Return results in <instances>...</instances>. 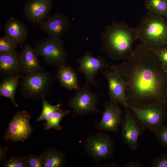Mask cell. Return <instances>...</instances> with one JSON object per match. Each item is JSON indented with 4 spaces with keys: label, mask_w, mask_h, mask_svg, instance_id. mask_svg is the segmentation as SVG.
I'll use <instances>...</instances> for the list:
<instances>
[{
    "label": "cell",
    "mask_w": 167,
    "mask_h": 167,
    "mask_svg": "<svg viewBox=\"0 0 167 167\" xmlns=\"http://www.w3.org/2000/svg\"><path fill=\"white\" fill-rule=\"evenodd\" d=\"M153 132L159 143L167 149V125H161Z\"/></svg>",
    "instance_id": "4316f807"
},
{
    "label": "cell",
    "mask_w": 167,
    "mask_h": 167,
    "mask_svg": "<svg viewBox=\"0 0 167 167\" xmlns=\"http://www.w3.org/2000/svg\"><path fill=\"white\" fill-rule=\"evenodd\" d=\"M152 52L159 59L164 70L167 72V45Z\"/></svg>",
    "instance_id": "83f0119b"
},
{
    "label": "cell",
    "mask_w": 167,
    "mask_h": 167,
    "mask_svg": "<svg viewBox=\"0 0 167 167\" xmlns=\"http://www.w3.org/2000/svg\"><path fill=\"white\" fill-rule=\"evenodd\" d=\"M38 55L35 49L29 43H26L22 48L19 61L24 77L43 71L39 63Z\"/></svg>",
    "instance_id": "2e32d148"
},
{
    "label": "cell",
    "mask_w": 167,
    "mask_h": 167,
    "mask_svg": "<svg viewBox=\"0 0 167 167\" xmlns=\"http://www.w3.org/2000/svg\"><path fill=\"white\" fill-rule=\"evenodd\" d=\"M79 63L78 71L82 73L86 80L85 85L91 84L97 86L95 81L96 77L100 71L109 69L110 66L106 62L105 59L101 56L95 57L88 51L78 59Z\"/></svg>",
    "instance_id": "30bf717a"
},
{
    "label": "cell",
    "mask_w": 167,
    "mask_h": 167,
    "mask_svg": "<svg viewBox=\"0 0 167 167\" xmlns=\"http://www.w3.org/2000/svg\"><path fill=\"white\" fill-rule=\"evenodd\" d=\"M19 53L18 51L0 55L1 73L5 77L19 75L24 77L19 61Z\"/></svg>",
    "instance_id": "ac0fdd59"
},
{
    "label": "cell",
    "mask_w": 167,
    "mask_h": 167,
    "mask_svg": "<svg viewBox=\"0 0 167 167\" xmlns=\"http://www.w3.org/2000/svg\"><path fill=\"white\" fill-rule=\"evenodd\" d=\"M101 72L108 81V93L110 101L115 104H120L125 109L128 107L124 84L117 73L111 67Z\"/></svg>",
    "instance_id": "5bb4252c"
},
{
    "label": "cell",
    "mask_w": 167,
    "mask_h": 167,
    "mask_svg": "<svg viewBox=\"0 0 167 167\" xmlns=\"http://www.w3.org/2000/svg\"><path fill=\"white\" fill-rule=\"evenodd\" d=\"M136 29L141 44L151 51L167 45V21L162 16L148 11Z\"/></svg>",
    "instance_id": "3957f363"
},
{
    "label": "cell",
    "mask_w": 167,
    "mask_h": 167,
    "mask_svg": "<svg viewBox=\"0 0 167 167\" xmlns=\"http://www.w3.org/2000/svg\"><path fill=\"white\" fill-rule=\"evenodd\" d=\"M21 76L16 75L5 77L0 85L1 96L9 99L16 107L18 105L15 100V96Z\"/></svg>",
    "instance_id": "44dd1931"
},
{
    "label": "cell",
    "mask_w": 167,
    "mask_h": 167,
    "mask_svg": "<svg viewBox=\"0 0 167 167\" xmlns=\"http://www.w3.org/2000/svg\"><path fill=\"white\" fill-rule=\"evenodd\" d=\"M16 41L10 37L5 36L0 38V55L7 54L15 50L18 46Z\"/></svg>",
    "instance_id": "d4e9b609"
},
{
    "label": "cell",
    "mask_w": 167,
    "mask_h": 167,
    "mask_svg": "<svg viewBox=\"0 0 167 167\" xmlns=\"http://www.w3.org/2000/svg\"><path fill=\"white\" fill-rule=\"evenodd\" d=\"M41 155L43 167H60L65 164L64 153L54 148L45 149Z\"/></svg>",
    "instance_id": "ffe728a7"
},
{
    "label": "cell",
    "mask_w": 167,
    "mask_h": 167,
    "mask_svg": "<svg viewBox=\"0 0 167 167\" xmlns=\"http://www.w3.org/2000/svg\"><path fill=\"white\" fill-rule=\"evenodd\" d=\"M124 167H142L143 165L136 161H130L127 163Z\"/></svg>",
    "instance_id": "1f68e13d"
},
{
    "label": "cell",
    "mask_w": 167,
    "mask_h": 167,
    "mask_svg": "<svg viewBox=\"0 0 167 167\" xmlns=\"http://www.w3.org/2000/svg\"><path fill=\"white\" fill-rule=\"evenodd\" d=\"M31 114L26 111L15 113L4 135L6 141L23 142L27 140L33 131L30 124Z\"/></svg>",
    "instance_id": "9c48e42d"
},
{
    "label": "cell",
    "mask_w": 167,
    "mask_h": 167,
    "mask_svg": "<svg viewBox=\"0 0 167 167\" xmlns=\"http://www.w3.org/2000/svg\"><path fill=\"white\" fill-rule=\"evenodd\" d=\"M124 82L128 106H167V72L157 57L141 44L127 61L110 66Z\"/></svg>",
    "instance_id": "6da1fadb"
},
{
    "label": "cell",
    "mask_w": 167,
    "mask_h": 167,
    "mask_svg": "<svg viewBox=\"0 0 167 167\" xmlns=\"http://www.w3.org/2000/svg\"><path fill=\"white\" fill-rule=\"evenodd\" d=\"M28 167H43L42 158L41 155L29 154L26 157Z\"/></svg>",
    "instance_id": "f1b7e54d"
},
{
    "label": "cell",
    "mask_w": 167,
    "mask_h": 167,
    "mask_svg": "<svg viewBox=\"0 0 167 167\" xmlns=\"http://www.w3.org/2000/svg\"><path fill=\"white\" fill-rule=\"evenodd\" d=\"M75 95L70 98L68 104L73 115L82 116L100 112L96 108L98 94L91 91L85 84L76 90Z\"/></svg>",
    "instance_id": "52a82bcc"
},
{
    "label": "cell",
    "mask_w": 167,
    "mask_h": 167,
    "mask_svg": "<svg viewBox=\"0 0 167 167\" xmlns=\"http://www.w3.org/2000/svg\"><path fill=\"white\" fill-rule=\"evenodd\" d=\"M53 78L49 73L44 71L23 77L21 91L24 96L32 99L45 98L53 83Z\"/></svg>",
    "instance_id": "5b68a950"
},
{
    "label": "cell",
    "mask_w": 167,
    "mask_h": 167,
    "mask_svg": "<svg viewBox=\"0 0 167 167\" xmlns=\"http://www.w3.org/2000/svg\"><path fill=\"white\" fill-rule=\"evenodd\" d=\"M53 6L52 0H27L24 5V16L28 21L39 25L50 15Z\"/></svg>",
    "instance_id": "8fae6325"
},
{
    "label": "cell",
    "mask_w": 167,
    "mask_h": 167,
    "mask_svg": "<svg viewBox=\"0 0 167 167\" xmlns=\"http://www.w3.org/2000/svg\"><path fill=\"white\" fill-rule=\"evenodd\" d=\"M149 167H167V152L155 158L151 163Z\"/></svg>",
    "instance_id": "f546056e"
},
{
    "label": "cell",
    "mask_w": 167,
    "mask_h": 167,
    "mask_svg": "<svg viewBox=\"0 0 167 167\" xmlns=\"http://www.w3.org/2000/svg\"><path fill=\"white\" fill-rule=\"evenodd\" d=\"M84 147L87 154L96 163L111 158L114 150L112 139L105 133H98L88 137L85 141Z\"/></svg>",
    "instance_id": "8992f818"
},
{
    "label": "cell",
    "mask_w": 167,
    "mask_h": 167,
    "mask_svg": "<svg viewBox=\"0 0 167 167\" xmlns=\"http://www.w3.org/2000/svg\"><path fill=\"white\" fill-rule=\"evenodd\" d=\"M35 49L46 62L57 67L66 63L68 59L64 41L61 39L49 37L38 40Z\"/></svg>",
    "instance_id": "277c9868"
},
{
    "label": "cell",
    "mask_w": 167,
    "mask_h": 167,
    "mask_svg": "<svg viewBox=\"0 0 167 167\" xmlns=\"http://www.w3.org/2000/svg\"><path fill=\"white\" fill-rule=\"evenodd\" d=\"M56 76L61 84L65 88L76 90L79 87L76 72L66 63L58 67Z\"/></svg>",
    "instance_id": "d6986e66"
},
{
    "label": "cell",
    "mask_w": 167,
    "mask_h": 167,
    "mask_svg": "<svg viewBox=\"0 0 167 167\" xmlns=\"http://www.w3.org/2000/svg\"></svg>",
    "instance_id": "d6a6232c"
},
{
    "label": "cell",
    "mask_w": 167,
    "mask_h": 167,
    "mask_svg": "<svg viewBox=\"0 0 167 167\" xmlns=\"http://www.w3.org/2000/svg\"><path fill=\"white\" fill-rule=\"evenodd\" d=\"M128 107L144 128L154 132L162 125L167 117L165 108L151 105L143 108Z\"/></svg>",
    "instance_id": "ba28073f"
},
{
    "label": "cell",
    "mask_w": 167,
    "mask_h": 167,
    "mask_svg": "<svg viewBox=\"0 0 167 167\" xmlns=\"http://www.w3.org/2000/svg\"><path fill=\"white\" fill-rule=\"evenodd\" d=\"M102 50L109 58L127 61L133 50L132 45L139 39L136 28H130L123 21H113L106 25L100 34Z\"/></svg>",
    "instance_id": "7a4b0ae2"
},
{
    "label": "cell",
    "mask_w": 167,
    "mask_h": 167,
    "mask_svg": "<svg viewBox=\"0 0 167 167\" xmlns=\"http://www.w3.org/2000/svg\"><path fill=\"white\" fill-rule=\"evenodd\" d=\"M9 150L8 148L5 146H1L0 148V161L2 164L4 162L5 157Z\"/></svg>",
    "instance_id": "4dcf8cb0"
},
{
    "label": "cell",
    "mask_w": 167,
    "mask_h": 167,
    "mask_svg": "<svg viewBox=\"0 0 167 167\" xmlns=\"http://www.w3.org/2000/svg\"><path fill=\"white\" fill-rule=\"evenodd\" d=\"M117 105L110 101L105 103L101 119L95 123L98 130L114 133L118 132L122 123L123 112Z\"/></svg>",
    "instance_id": "7c38bea8"
},
{
    "label": "cell",
    "mask_w": 167,
    "mask_h": 167,
    "mask_svg": "<svg viewBox=\"0 0 167 167\" xmlns=\"http://www.w3.org/2000/svg\"><path fill=\"white\" fill-rule=\"evenodd\" d=\"M70 25L68 17L61 12H57L40 24L39 28L49 37L61 39Z\"/></svg>",
    "instance_id": "4fadbf2b"
},
{
    "label": "cell",
    "mask_w": 167,
    "mask_h": 167,
    "mask_svg": "<svg viewBox=\"0 0 167 167\" xmlns=\"http://www.w3.org/2000/svg\"><path fill=\"white\" fill-rule=\"evenodd\" d=\"M4 167H28L26 157L18 156L13 157L5 161L3 163Z\"/></svg>",
    "instance_id": "484cf974"
},
{
    "label": "cell",
    "mask_w": 167,
    "mask_h": 167,
    "mask_svg": "<svg viewBox=\"0 0 167 167\" xmlns=\"http://www.w3.org/2000/svg\"><path fill=\"white\" fill-rule=\"evenodd\" d=\"M145 4L148 11L167 18V0H146Z\"/></svg>",
    "instance_id": "7402d4cb"
},
{
    "label": "cell",
    "mask_w": 167,
    "mask_h": 167,
    "mask_svg": "<svg viewBox=\"0 0 167 167\" xmlns=\"http://www.w3.org/2000/svg\"><path fill=\"white\" fill-rule=\"evenodd\" d=\"M42 110L41 115L37 119V121L47 120L60 109L61 104L60 103L55 105H52L47 101L45 98H42Z\"/></svg>",
    "instance_id": "cb8c5ba5"
},
{
    "label": "cell",
    "mask_w": 167,
    "mask_h": 167,
    "mask_svg": "<svg viewBox=\"0 0 167 167\" xmlns=\"http://www.w3.org/2000/svg\"><path fill=\"white\" fill-rule=\"evenodd\" d=\"M125 109L121 123L122 137L124 143L135 150L138 148V138L143 132V129L137 123L129 107Z\"/></svg>",
    "instance_id": "9a60e30c"
},
{
    "label": "cell",
    "mask_w": 167,
    "mask_h": 167,
    "mask_svg": "<svg viewBox=\"0 0 167 167\" xmlns=\"http://www.w3.org/2000/svg\"><path fill=\"white\" fill-rule=\"evenodd\" d=\"M4 28L5 36L14 39L21 48L24 46L28 36V30L23 23L11 17L5 22Z\"/></svg>",
    "instance_id": "e0dca14e"
},
{
    "label": "cell",
    "mask_w": 167,
    "mask_h": 167,
    "mask_svg": "<svg viewBox=\"0 0 167 167\" xmlns=\"http://www.w3.org/2000/svg\"><path fill=\"white\" fill-rule=\"evenodd\" d=\"M71 112L69 110H63L60 109L50 118L46 121V122L44 124L45 129L54 128L57 130H61L62 127L60 125V122L63 117Z\"/></svg>",
    "instance_id": "603a6c76"
}]
</instances>
